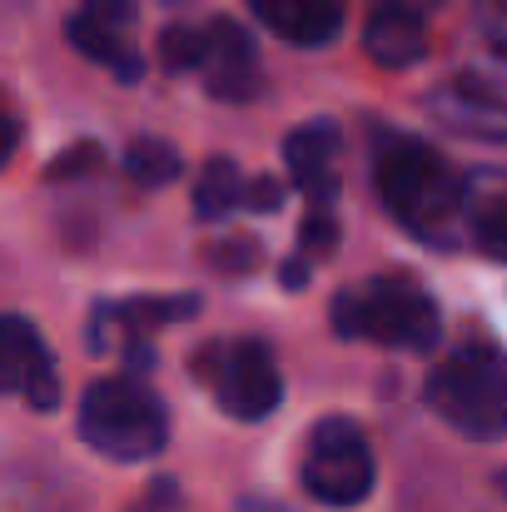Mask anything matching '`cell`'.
Returning <instances> with one entry per match:
<instances>
[{"label": "cell", "instance_id": "cell-11", "mask_svg": "<svg viewBox=\"0 0 507 512\" xmlns=\"http://www.w3.org/2000/svg\"><path fill=\"white\" fill-rule=\"evenodd\" d=\"M249 10L259 15V25H269L279 40L299 50L334 45L348 20V0H249Z\"/></svg>", "mask_w": 507, "mask_h": 512}, {"label": "cell", "instance_id": "cell-28", "mask_svg": "<svg viewBox=\"0 0 507 512\" xmlns=\"http://www.w3.org/2000/svg\"><path fill=\"white\" fill-rule=\"evenodd\" d=\"M503 488H507V473H503Z\"/></svg>", "mask_w": 507, "mask_h": 512}, {"label": "cell", "instance_id": "cell-19", "mask_svg": "<svg viewBox=\"0 0 507 512\" xmlns=\"http://www.w3.org/2000/svg\"><path fill=\"white\" fill-rule=\"evenodd\" d=\"M90 25H100V30H115V35H135V0H80L75 5Z\"/></svg>", "mask_w": 507, "mask_h": 512}, {"label": "cell", "instance_id": "cell-15", "mask_svg": "<svg viewBox=\"0 0 507 512\" xmlns=\"http://www.w3.org/2000/svg\"><path fill=\"white\" fill-rule=\"evenodd\" d=\"M244 199H249V179L224 155H214L194 179V214L199 219H224V214L244 209Z\"/></svg>", "mask_w": 507, "mask_h": 512}, {"label": "cell", "instance_id": "cell-25", "mask_svg": "<svg viewBox=\"0 0 507 512\" xmlns=\"http://www.w3.org/2000/svg\"><path fill=\"white\" fill-rule=\"evenodd\" d=\"M279 279H284V289H309V259H289V264H279Z\"/></svg>", "mask_w": 507, "mask_h": 512}, {"label": "cell", "instance_id": "cell-5", "mask_svg": "<svg viewBox=\"0 0 507 512\" xmlns=\"http://www.w3.org/2000/svg\"><path fill=\"white\" fill-rule=\"evenodd\" d=\"M194 378L214 388V403L239 418V423H264L279 398H284V378L279 363L264 339H239V343H209L194 358Z\"/></svg>", "mask_w": 507, "mask_h": 512}, {"label": "cell", "instance_id": "cell-4", "mask_svg": "<svg viewBox=\"0 0 507 512\" xmlns=\"http://www.w3.org/2000/svg\"><path fill=\"white\" fill-rule=\"evenodd\" d=\"M428 408L463 438L493 443L507 433V353L493 343L453 348L423 388Z\"/></svg>", "mask_w": 507, "mask_h": 512}, {"label": "cell", "instance_id": "cell-9", "mask_svg": "<svg viewBox=\"0 0 507 512\" xmlns=\"http://www.w3.org/2000/svg\"><path fill=\"white\" fill-rule=\"evenodd\" d=\"M209 55H204V85L214 100H254L264 90V70H259V50L249 40V30L239 20H209L204 25Z\"/></svg>", "mask_w": 507, "mask_h": 512}, {"label": "cell", "instance_id": "cell-16", "mask_svg": "<svg viewBox=\"0 0 507 512\" xmlns=\"http://www.w3.org/2000/svg\"><path fill=\"white\" fill-rule=\"evenodd\" d=\"M468 234L483 244V254L507 264V179L473 184V204H468Z\"/></svg>", "mask_w": 507, "mask_h": 512}, {"label": "cell", "instance_id": "cell-20", "mask_svg": "<svg viewBox=\"0 0 507 512\" xmlns=\"http://www.w3.org/2000/svg\"><path fill=\"white\" fill-rule=\"evenodd\" d=\"M299 249H304V259H329L338 249V224L329 209H314V214L299 224Z\"/></svg>", "mask_w": 507, "mask_h": 512}, {"label": "cell", "instance_id": "cell-17", "mask_svg": "<svg viewBox=\"0 0 507 512\" xmlns=\"http://www.w3.org/2000/svg\"><path fill=\"white\" fill-rule=\"evenodd\" d=\"M184 170V160H179V150L160 140V135H135L130 145H125V174L140 184V189H160V184H174Z\"/></svg>", "mask_w": 507, "mask_h": 512}, {"label": "cell", "instance_id": "cell-18", "mask_svg": "<svg viewBox=\"0 0 507 512\" xmlns=\"http://www.w3.org/2000/svg\"><path fill=\"white\" fill-rule=\"evenodd\" d=\"M155 50H160V65H165L169 75H189V70H204L209 40H204V30H194V25H165Z\"/></svg>", "mask_w": 507, "mask_h": 512}, {"label": "cell", "instance_id": "cell-6", "mask_svg": "<svg viewBox=\"0 0 507 512\" xmlns=\"http://www.w3.org/2000/svg\"><path fill=\"white\" fill-rule=\"evenodd\" d=\"M304 493L324 508H358L373 493V448L353 418H324L309 433L304 453Z\"/></svg>", "mask_w": 507, "mask_h": 512}, {"label": "cell", "instance_id": "cell-1", "mask_svg": "<svg viewBox=\"0 0 507 512\" xmlns=\"http://www.w3.org/2000/svg\"><path fill=\"white\" fill-rule=\"evenodd\" d=\"M373 184L383 209L423 244L433 249H458L468 234V204L473 184L453 170L433 145L418 135L383 130L373 140Z\"/></svg>", "mask_w": 507, "mask_h": 512}, {"label": "cell", "instance_id": "cell-21", "mask_svg": "<svg viewBox=\"0 0 507 512\" xmlns=\"http://www.w3.org/2000/svg\"><path fill=\"white\" fill-rule=\"evenodd\" d=\"M105 155H100V145L95 140H85V145H70L65 155H55L50 160V170H45V179H75V174H90L95 165H100Z\"/></svg>", "mask_w": 507, "mask_h": 512}, {"label": "cell", "instance_id": "cell-13", "mask_svg": "<svg viewBox=\"0 0 507 512\" xmlns=\"http://www.w3.org/2000/svg\"><path fill=\"white\" fill-rule=\"evenodd\" d=\"M65 40L85 55V60H95V65H105L115 80H140L145 75V55L135 50V35H115V30H100V25H90L80 10H70V20H65Z\"/></svg>", "mask_w": 507, "mask_h": 512}, {"label": "cell", "instance_id": "cell-3", "mask_svg": "<svg viewBox=\"0 0 507 512\" xmlns=\"http://www.w3.org/2000/svg\"><path fill=\"white\" fill-rule=\"evenodd\" d=\"M329 319L338 339H363L398 353H433L443 334L438 304L418 289V279H368L338 289Z\"/></svg>", "mask_w": 507, "mask_h": 512}, {"label": "cell", "instance_id": "cell-7", "mask_svg": "<svg viewBox=\"0 0 507 512\" xmlns=\"http://www.w3.org/2000/svg\"><path fill=\"white\" fill-rule=\"evenodd\" d=\"M438 125L473 140H507V50H493L478 65H463L428 100Z\"/></svg>", "mask_w": 507, "mask_h": 512}, {"label": "cell", "instance_id": "cell-26", "mask_svg": "<svg viewBox=\"0 0 507 512\" xmlns=\"http://www.w3.org/2000/svg\"><path fill=\"white\" fill-rule=\"evenodd\" d=\"M125 358H130V363H135V373H145V368H150V363H155V353H150V348H145V343H130V348H125Z\"/></svg>", "mask_w": 507, "mask_h": 512}, {"label": "cell", "instance_id": "cell-12", "mask_svg": "<svg viewBox=\"0 0 507 512\" xmlns=\"http://www.w3.org/2000/svg\"><path fill=\"white\" fill-rule=\"evenodd\" d=\"M363 50L373 65L383 70H408L428 55V15L403 10V5H383L368 0V20H363Z\"/></svg>", "mask_w": 507, "mask_h": 512}, {"label": "cell", "instance_id": "cell-2", "mask_svg": "<svg viewBox=\"0 0 507 512\" xmlns=\"http://www.w3.org/2000/svg\"><path fill=\"white\" fill-rule=\"evenodd\" d=\"M75 433L110 463H145L165 453L169 408L145 378H100L80 393Z\"/></svg>", "mask_w": 507, "mask_h": 512}, {"label": "cell", "instance_id": "cell-14", "mask_svg": "<svg viewBox=\"0 0 507 512\" xmlns=\"http://www.w3.org/2000/svg\"><path fill=\"white\" fill-rule=\"evenodd\" d=\"M199 314V294H169V299H125L110 309H95V324H120L125 334H150L160 324H179Z\"/></svg>", "mask_w": 507, "mask_h": 512}, {"label": "cell", "instance_id": "cell-23", "mask_svg": "<svg viewBox=\"0 0 507 512\" xmlns=\"http://www.w3.org/2000/svg\"><path fill=\"white\" fill-rule=\"evenodd\" d=\"M279 204H284V184H279L274 174L249 179V199H244V209H254V214H274Z\"/></svg>", "mask_w": 507, "mask_h": 512}, {"label": "cell", "instance_id": "cell-8", "mask_svg": "<svg viewBox=\"0 0 507 512\" xmlns=\"http://www.w3.org/2000/svg\"><path fill=\"white\" fill-rule=\"evenodd\" d=\"M0 378L15 398H25L35 413L60 408V373H55V353L40 339V329L25 314H5L0 319Z\"/></svg>", "mask_w": 507, "mask_h": 512}, {"label": "cell", "instance_id": "cell-24", "mask_svg": "<svg viewBox=\"0 0 507 512\" xmlns=\"http://www.w3.org/2000/svg\"><path fill=\"white\" fill-rule=\"evenodd\" d=\"M179 503V488H174V478H160V483H150V498L145 503H135L130 512H169Z\"/></svg>", "mask_w": 507, "mask_h": 512}, {"label": "cell", "instance_id": "cell-10", "mask_svg": "<svg viewBox=\"0 0 507 512\" xmlns=\"http://www.w3.org/2000/svg\"><path fill=\"white\" fill-rule=\"evenodd\" d=\"M338 160H343V135L334 120H309L289 130L284 140V165L299 194H309L314 209H334L338 199Z\"/></svg>", "mask_w": 507, "mask_h": 512}, {"label": "cell", "instance_id": "cell-27", "mask_svg": "<svg viewBox=\"0 0 507 512\" xmlns=\"http://www.w3.org/2000/svg\"><path fill=\"white\" fill-rule=\"evenodd\" d=\"M383 5H403V10H418L433 20V10H443V0H383Z\"/></svg>", "mask_w": 507, "mask_h": 512}, {"label": "cell", "instance_id": "cell-22", "mask_svg": "<svg viewBox=\"0 0 507 512\" xmlns=\"http://www.w3.org/2000/svg\"><path fill=\"white\" fill-rule=\"evenodd\" d=\"M209 264L224 269V274H249V269L259 264L254 239H224V244H214V249H209Z\"/></svg>", "mask_w": 507, "mask_h": 512}]
</instances>
